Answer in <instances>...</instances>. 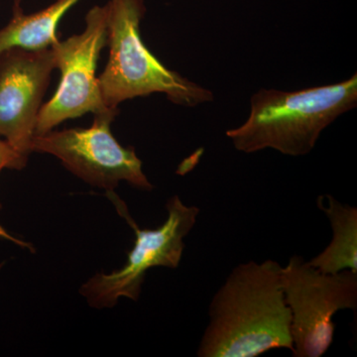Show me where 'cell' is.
<instances>
[{
	"mask_svg": "<svg viewBox=\"0 0 357 357\" xmlns=\"http://www.w3.org/2000/svg\"><path fill=\"white\" fill-rule=\"evenodd\" d=\"M275 260L237 265L213 295L199 357H255L293 351L291 311Z\"/></svg>",
	"mask_w": 357,
	"mask_h": 357,
	"instance_id": "1",
	"label": "cell"
},
{
	"mask_svg": "<svg viewBox=\"0 0 357 357\" xmlns=\"http://www.w3.org/2000/svg\"><path fill=\"white\" fill-rule=\"evenodd\" d=\"M357 105V75L340 83L284 91L262 89L251 96L243 124L227 131L237 151L273 149L287 156L311 153L319 136Z\"/></svg>",
	"mask_w": 357,
	"mask_h": 357,
	"instance_id": "2",
	"label": "cell"
},
{
	"mask_svg": "<svg viewBox=\"0 0 357 357\" xmlns=\"http://www.w3.org/2000/svg\"><path fill=\"white\" fill-rule=\"evenodd\" d=\"M109 58L98 77L105 107L119 109L126 100L156 93L183 107L213 100L210 89L168 69L148 50L140 35L144 0H109Z\"/></svg>",
	"mask_w": 357,
	"mask_h": 357,
	"instance_id": "3",
	"label": "cell"
},
{
	"mask_svg": "<svg viewBox=\"0 0 357 357\" xmlns=\"http://www.w3.org/2000/svg\"><path fill=\"white\" fill-rule=\"evenodd\" d=\"M107 197L134 230L135 241L123 267L112 273L96 274L82 286L79 292L89 306L96 309L114 307L121 297L137 301L151 268H177L184 252V239L196 225L199 213V208L187 206L174 196L166 204L168 217L165 222L158 229H142L114 191H107Z\"/></svg>",
	"mask_w": 357,
	"mask_h": 357,
	"instance_id": "4",
	"label": "cell"
},
{
	"mask_svg": "<svg viewBox=\"0 0 357 357\" xmlns=\"http://www.w3.org/2000/svg\"><path fill=\"white\" fill-rule=\"evenodd\" d=\"M282 288L291 311L293 356L319 357L333 344V318L357 307V272L325 273L302 256L282 266Z\"/></svg>",
	"mask_w": 357,
	"mask_h": 357,
	"instance_id": "5",
	"label": "cell"
},
{
	"mask_svg": "<svg viewBox=\"0 0 357 357\" xmlns=\"http://www.w3.org/2000/svg\"><path fill=\"white\" fill-rule=\"evenodd\" d=\"M117 114L119 109H109L95 114L91 128L35 135L32 152L57 157L70 172L105 192L114 191L122 181L136 189L151 191L153 185L143 172L134 148L122 146L112 135L110 126Z\"/></svg>",
	"mask_w": 357,
	"mask_h": 357,
	"instance_id": "6",
	"label": "cell"
},
{
	"mask_svg": "<svg viewBox=\"0 0 357 357\" xmlns=\"http://www.w3.org/2000/svg\"><path fill=\"white\" fill-rule=\"evenodd\" d=\"M109 3L93 7L86 14L83 32L65 41L58 40L51 47L61 81L55 95L40 109L36 135L68 119L112 109L103 102L96 77L98 59L109 40Z\"/></svg>",
	"mask_w": 357,
	"mask_h": 357,
	"instance_id": "7",
	"label": "cell"
},
{
	"mask_svg": "<svg viewBox=\"0 0 357 357\" xmlns=\"http://www.w3.org/2000/svg\"><path fill=\"white\" fill-rule=\"evenodd\" d=\"M54 69L51 48H11L0 54V137L26 160Z\"/></svg>",
	"mask_w": 357,
	"mask_h": 357,
	"instance_id": "8",
	"label": "cell"
},
{
	"mask_svg": "<svg viewBox=\"0 0 357 357\" xmlns=\"http://www.w3.org/2000/svg\"><path fill=\"white\" fill-rule=\"evenodd\" d=\"M317 204L330 220L333 238L324 251L309 260L310 264L325 273L357 272V208L331 195L319 196Z\"/></svg>",
	"mask_w": 357,
	"mask_h": 357,
	"instance_id": "9",
	"label": "cell"
},
{
	"mask_svg": "<svg viewBox=\"0 0 357 357\" xmlns=\"http://www.w3.org/2000/svg\"><path fill=\"white\" fill-rule=\"evenodd\" d=\"M79 0H56L51 6L32 14L22 8L13 10V20L0 29V54L11 48L43 50L58 41L59 23Z\"/></svg>",
	"mask_w": 357,
	"mask_h": 357,
	"instance_id": "10",
	"label": "cell"
},
{
	"mask_svg": "<svg viewBox=\"0 0 357 357\" xmlns=\"http://www.w3.org/2000/svg\"><path fill=\"white\" fill-rule=\"evenodd\" d=\"M28 160L23 158L20 153L15 151L7 141L0 137V174L6 169L10 170H22L27 165ZM2 206L0 203V211Z\"/></svg>",
	"mask_w": 357,
	"mask_h": 357,
	"instance_id": "11",
	"label": "cell"
},
{
	"mask_svg": "<svg viewBox=\"0 0 357 357\" xmlns=\"http://www.w3.org/2000/svg\"><path fill=\"white\" fill-rule=\"evenodd\" d=\"M0 238L6 239V241H10V243L17 244V245L21 246V248H28L32 251L33 246L31 244L25 243V241L17 238V237L11 236L10 234H8V232H7L6 230L3 229V227H2L1 225H0Z\"/></svg>",
	"mask_w": 357,
	"mask_h": 357,
	"instance_id": "12",
	"label": "cell"
},
{
	"mask_svg": "<svg viewBox=\"0 0 357 357\" xmlns=\"http://www.w3.org/2000/svg\"><path fill=\"white\" fill-rule=\"evenodd\" d=\"M23 0H13V10H16V9L21 8V3H22Z\"/></svg>",
	"mask_w": 357,
	"mask_h": 357,
	"instance_id": "13",
	"label": "cell"
},
{
	"mask_svg": "<svg viewBox=\"0 0 357 357\" xmlns=\"http://www.w3.org/2000/svg\"><path fill=\"white\" fill-rule=\"evenodd\" d=\"M2 265H0V268H1Z\"/></svg>",
	"mask_w": 357,
	"mask_h": 357,
	"instance_id": "14",
	"label": "cell"
}]
</instances>
